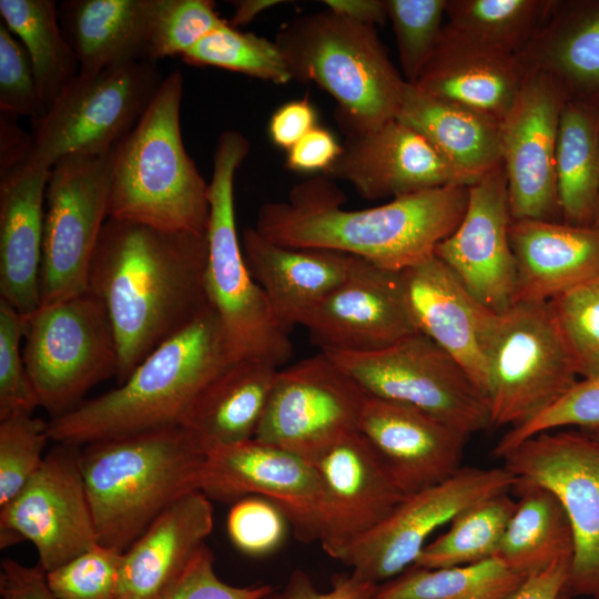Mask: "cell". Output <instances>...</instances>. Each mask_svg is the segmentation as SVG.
Instances as JSON below:
<instances>
[{
    "label": "cell",
    "instance_id": "obj_24",
    "mask_svg": "<svg viewBox=\"0 0 599 599\" xmlns=\"http://www.w3.org/2000/svg\"><path fill=\"white\" fill-rule=\"evenodd\" d=\"M324 175L351 183L367 200L464 185L434 146L398 119L367 132L347 134L338 158Z\"/></svg>",
    "mask_w": 599,
    "mask_h": 599
},
{
    "label": "cell",
    "instance_id": "obj_59",
    "mask_svg": "<svg viewBox=\"0 0 599 599\" xmlns=\"http://www.w3.org/2000/svg\"><path fill=\"white\" fill-rule=\"evenodd\" d=\"M557 599H573V597L562 589Z\"/></svg>",
    "mask_w": 599,
    "mask_h": 599
},
{
    "label": "cell",
    "instance_id": "obj_8",
    "mask_svg": "<svg viewBox=\"0 0 599 599\" xmlns=\"http://www.w3.org/2000/svg\"><path fill=\"white\" fill-rule=\"evenodd\" d=\"M164 78L150 59L78 74L34 121L28 163L51 170L69 155L111 152L134 129Z\"/></svg>",
    "mask_w": 599,
    "mask_h": 599
},
{
    "label": "cell",
    "instance_id": "obj_34",
    "mask_svg": "<svg viewBox=\"0 0 599 599\" xmlns=\"http://www.w3.org/2000/svg\"><path fill=\"white\" fill-rule=\"evenodd\" d=\"M552 3L554 0H447V22L436 47L518 57Z\"/></svg>",
    "mask_w": 599,
    "mask_h": 599
},
{
    "label": "cell",
    "instance_id": "obj_52",
    "mask_svg": "<svg viewBox=\"0 0 599 599\" xmlns=\"http://www.w3.org/2000/svg\"><path fill=\"white\" fill-rule=\"evenodd\" d=\"M341 151L342 145L334 135L327 129L316 125L286 151L285 165L296 172L325 173Z\"/></svg>",
    "mask_w": 599,
    "mask_h": 599
},
{
    "label": "cell",
    "instance_id": "obj_49",
    "mask_svg": "<svg viewBox=\"0 0 599 599\" xmlns=\"http://www.w3.org/2000/svg\"><path fill=\"white\" fill-rule=\"evenodd\" d=\"M0 111L41 119L47 108L33 67L20 40L0 22Z\"/></svg>",
    "mask_w": 599,
    "mask_h": 599
},
{
    "label": "cell",
    "instance_id": "obj_47",
    "mask_svg": "<svg viewBox=\"0 0 599 599\" xmlns=\"http://www.w3.org/2000/svg\"><path fill=\"white\" fill-rule=\"evenodd\" d=\"M26 317L0 300V419L32 414L40 406L21 347Z\"/></svg>",
    "mask_w": 599,
    "mask_h": 599
},
{
    "label": "cell",
    "instance_id": "obj_14",
    "mask_svg": "<svg viewBox=\"0 0 599 599\" xmlns=\"http://www.w3.org/2000/svg\"><path fill=\"white\" fill-rule=\"evenodd\" d=\"M516 478L505 468L461 467L447 480L407 495L377 526L351 544L338 560L356 578L384 583L413 566L438 527L485 498L509 493Z\"/></svg>",
    "mask_w": 599,
    "mask_h": 599
},
{
    "label": "cell",
    "instance_id": "obj_32",
    "mask_svg": "<svg viewBox=\"0 0 599 599\" xmlns=\"http://www.w3.org/2000/svg\"><path fill=\"white\" fill-rule=\"evenodd\" d=\"M278 369L257 359L234 361L199 394L181 426L205 450L253 439Z\"/></svg>",
    "mask_w": 599,
    "mask_h": 599
},
{
    "label": "cell",
    "instance_id": "obj_27",
    "mask_svg": "<svg viewBox=\"0 0 599 599\" xmlns=\"http://www.w3.org/2000/svg\"><path fill=\"white\" fill-rule=\"evenodd\" d=\"M241 245L247 267L272 309L290 331L335 290L359 257L325 248L278 245L246 227Z\"/></svg>",
    "mask_w": 599,
    "mask_h": 599
},
{
    "label": "cell",
    "instance_id": "obj_40",
    "mask_svg": "<svg viewBox=\"0 0 599 599\" xmlns=\"http://www.w3.org/2000/svg\"><path fill=\"white\" fill-rule=\"evenodd\" d=\"M181 58L190 65L220 68L276 84L293 80L275 41L242 32L227 21Z\"/></svg>",
    "mask_w": 599,
    "mask_h": 599
},
{
    "label": "cell",
    "instance_id": "obj_10",
    "mask_svg": "<svg viewBox=\"0 0 599 599\" xmlns=\"http://www.w3.org/2000/svg\"><path fill=\"white\" fill-rule=\"evenodd\" d=\"M22 353L40 407L51 419L75 408L90 388L118 373L108 316L89 292L40 305L26 317Z\"/></svg>",
    "mask_w": 599,
    "mask_h": 599
},
{
    "label": "cell",
    "instance_id": "obj_46",
    "mask_svg": "<svg viewBox=\"0 0 599 599\" xmlns=\"http://www.w3.org/2000/svg\"><path fill=\"white\" fill-rule=\"evenodd\" d=\"M578 426L599 429V376L578 380L565 395L521 426L510 428L493 450L501 458L524 440L540 433Z\"/></svg>",
    "mask_w": 599,
    "mask_h": 599
},
{
    "label": "cell",
    "instance_id": "obj_11",
    "mask_svg": "<svg viewBox=\"0 0 599 599\" xmlns=\"http://www.w3.org/2000/svg\"><path fill=\"white\" fill-rule=\"evenodd\" d=\"M369 396L407 404L465 436L491 426L489 406L465 369L422 333L366 353H326Z\"/></svg>",
    "mask_w": 599,
    "mask_h": 599
},
{
    "label": "cell",
    "instance_id": "obj_35",
    "mask_svg": "<svg viewBox=\"0 0 599 599\" xmlns=\"http://www.w3.org/2000/svg\"><path fill=\"white\" fill-rule=\"evenodd\" d=\"M511 490L518 497L516 508L494 557L525 576L572 558L573 532L559 499L549 489L520 479Z\"/></svg>",
    "mask_w": 599,
    "mask_h": 599
},
{
    "label": "cell",
    "instance_id": "obj_13",
    "mask_svg": "<svg viewBox=\"0 0 599 599\" xmlns=\"http://www.w3.org/2000/svg\"><path fill=\"white\" fill-rule=\"evenodd\" d=\"M517 479L549 489L573 532V555L564 589L599 599V435L589 430L545 432L502 457Z\"/></svg>",
    "mask_w": 599,
    "mask_h": 599
},
{
    "label": "cell",
    "instance_id": "obj_5",
    "mask_svg": "<svg viewBox=\"0 0 599 599\" xmlns=\"http://www.w3.org/2000/svg\"><path fill=\"white\" fill-rule=\"evenodd\" d=\"M183 75H165L134 129L111 151L109 217L161 231L206 234L209 183L184 148Z\"/></svg>",
    "mask_w": 599,
    "mask_h": 599
},
{
    "label": "cell",
    "instance_id": "obj_33",
    "mask_svg": "<svg viewBox=\"0 0 599 599\" xmlns=\"http://www.w3.org/2000/svg\"><path fill=\"white\" fill-rule=\"evenodd\" d=\"M526 75L518 57L436 47L414 85L502 121Z\"/></svg>",
    "mask_w": 599,
    "mask_h": 599
},
{
    "label": "cell",
    "instance_id": "obj_19",
    "mask_svg": "<svg viewBox=\"0 0 599 599\" xmlns=\"http://www.w3.org/2000/svg\"><path fill=\"white\" fill-rule=\"evenodd\" d=\"M326 353H366L388 347L418 333L403 271L362 258L347 277L301 323Z\"/></svg>",
    "mask_w": 599,
    "mask_h": 599
},
{
    "label": "cell",
    "instance_id": "obj_31",
    "mask_svg": "<svg viewBox=\"0 0 599 599\" xmlns=\"http://www.w3.org/2000/svg\"><path fill=\"white\" fill-rule=\"evenodd\" d=\"M156 0H68L59 19L79 74L149 59Z\"/></svg>",
    "mask_w": 599,
    "mask_h": 599
},
{
    "label": "cell",
    "instance_id": "obj_22",
    "mask_svg": "<svg viewBox=\"0 0 599 599\" xmlns=\"http://www.w3.org/2000/svg\"><path fill=\"white\" fill-rule=\"evenodd\" d=\"M403 277L418 332L455 358L486 398L487 349L500 314L476 300L435 255L404 270Z\"/></svg>",
    "mask_w": 599,
    "mask_h": 599
},
{
    "label": "cell",
    "instance_id": "obj_56",
    "mask_svg": "<svg viewBox=\"0 0 599 599\" xmlns=\"http://www.w3.org/2000/svg\"><path fill=\"white\" fill-rule=\"evenodd\" d=\"M17 116L0 111V173L27 163L31 154L32 136L19 128Z\"/></svg>",
    "mask_w": 599,
    "mask_h": 599
},
{
    "label": "cell",
    "instance_id": "obj_26",
    "mask_svg": "<svg viewBox=\"0 0 599 599\" xmlns=\"http://www.w3.org/2000/svg\"><path fill=\"white\" fill-rule=\"evenodd\" d=\"M516 261L514 303L549 302L599 277V227L511 220Z\"/></svg>",
    "mask_w": 599,
    "mask_h": 599
},
{
    "label": "cell",
    "instance_id": "obj_60",
    "mask_svg": "<svg viewBox=\"0 0 599 599\" xmlns=\"http://www.w3.org/2000/svg\"><path fill=\"white\" fill-rule=\"evenodd\" d=\"M593 226L599 227V206H598V211H597V215H596V219H595Z\"/></svg>",
    "mask_w": 599,
    "mask_h": 599
},
{
    "label": "cell",
    "instance_id": "obj_55",
    "mask_svg": "<svg viewBox=\"0 0 599 599\" xmlns=\"http://www.w3.org/2000/svg\"><path fill=\"white\" fill-rule=\"evenodd\" d=\"M571 559H561L545 570L528 575L510 599H557L565 587Z\"/></svg>",
    "mask_w": 599,
    "mask_h": 599
},
{
    "label": "cell",
    "instance_id": "obj_43",
    "mask_svg": "<svg viewBox=\"0 0 599 599\" xmlns=\"http://www.w3.org/2000/svg\"><path fill=\"white\" fill-rule=\"evenodd\" d=\"M49 423L32 414L0 419V507L26 486L41 467Z\"/></svg>",
    "mask_w": 599,
    "mask_h": 599
},
{
    "label": "cell",
    "instance_id": "obj_2",
    "mask_svg": "<svg viewBox=\"0 0 599 599\" xmlns=\"http://www.w3.org/2000/svg\"><path fill=\"white\" fill-rule=\"evenodd\" d=\"M469 186L449 184L347 210L344 193L323 175L296 184L287 201L261 206L255 230L286 247L325 248L404 271L434 255L460 223Z\"/></svg>",
    "mask_w": 599,
    "mask_h": 599
},
{
    "label": "cell",
    "instance_id": "obj_6",
    "mask_svg": "<svg viewBox=\"0 0 599 599\" xmlns=\"http://www.w3.org/2000/svg\"><path fill=\"white\" fill-rule=\"evenodd\" d=\"M274 41L293 80L314 82L335 99L346 135L397 118L406 81L374 27L327 9L288 22Z\"/></svg>",
    "mask_w": 599,
    "mask_h": 599
},
{
    "label": "cell",
    "instance_id": "obj_3",
    "mask_svg": "<svg viewBox=\"0 0 599 599\" xmlns=\"http://www.w3.org/2000/svg\"><path fill=\"white\" fill-rule=\"evenodd\" d=\"M234 361L222 323L209 305L153 349L116 388L51 419L50 439L82 446L181 426L199 394Z\"/></svg>",
    "mask_w": 599,
    "mask_h": 599
},
{
    "label": "cell",
    "instance_id": "obj_42",
    "mask_svg": "<svg viewBox=\"0 0 599 599\" xmlns=\"http://www.w3.org/2000/svg\"><path fill=\"white\" fill-rule=\"evenodd\" d=\"M447 0H386L403 78L415 84L433 54L445 14Z\"/></svg>",
    "mask_w": 599,
    "mask_h": 599
},
{
    "label": "cell",
    "instance_id": "obj_29",
    "mask_svg": "<svg viewBox=\"0 0 599 599\" xmlns=\"http://www.w3.org/2000/svg\"><path fill=\"white\" fill-rule=\"evenodd\" d=\"M518 59L551 78L566 102L599 104V0H554Z\"/></svg>",
    "mask_w": 599,
    "mask_h": 599
},
{
    "label": "cell",
    "instance_id": "obj_48",
    "mask_svg": "<svg viewBox=\"0 0 599 599\" xmlns=\"http://www.w3.org/2000/svg\"><path fill=\"white\" fill-rule=\"evenodd\" d=\"M227 534L241 552L250 557H265L284 542L290 521L271 500L246 496L234 501L226 520Z\"/></svg>",
    "mask_w": 599,
    "mask_h": 599
},
{
    "label": "cell",
    "instance_id": "obj_20",
    "mask_svg": "<svg viewBox=\"0 0 599 599\" xmlns=\"http://www.w3.org/2000/svg\"><path fill=\"white\" fill-rule=\"evenodd\" d=\"M321 485L318 541L339 559L356 539L377 526L407 496L357 430L311 459Z\"/></svg>",
    "mask_w": 599,
    "mask_h": 599
},
{
    "label": "cell",
    "instance_id": "obj_36",
    "mask_svg": "<svg viewBox=\"0 0 599 599\" xmlns=\"http://www.w3.org/2000/svg\"><path fill=\"white\" fill-rule=\"evenodd\" d=\"M556 181L562 222L593 226L599 206V104L565 102L558 129Z\"/></svg>",
    "mask_w": 599,
    "mask_h": 599
},
{
    "label": "cell",
    "instance_id": "obj_37",
    "mask_svg": "<svg viewBox=\"0 0 599 599\" xmlns=\"http://www.w3.org/2000/svg\"><path fill=\"white\" fill-rule=\"evenodd\" d=\"M0 16L27 50L48 109L79 74L77 57L60 23L59 6L53 0H0Z\"/></svg>",
    "mask_w": 599,
    "mask_h": 599
},
{
    "label": "cell",
    "instance_id": "obj_9",
    "mask_svg": "<svg viewBox=\"0 0 599 599\" xmlns=\"http://www.w3.org/2000/svg\"><path fill=\"white\" fill-rule=\"evenodd\" d=\"M548 302H518L501 313L487 349L491 426L524 425L579 379Z\"/></svg>",
    "mask_w": 599,
    "mask_h": 599
},
{
    "label": "cell",
    "instance_id": "obj_15",
    "mask_svg": "<svg viewBox=\"0 0 599 599\" xmlns=\"http://www.w3.org/2000/svg\"><path fill=\"white\" fill-rule=\"evenodd\" d=\"M80 453L79 445L57 444L19 494L0 507L1 548L32 542L45 572L99 544Z\"/></svg>",
    "mask_w": 599,
    "mask_h": 599
},
{
    "label": "cell",
    "instance_id": "obj_7",
    "mask_svg": "<svg viewBox=\"0 0 599 599\" xmlns=\"http://www.w3.org/2000/svg\"><path fill=\"white\" fill-rule=\"evenodd\" d=\"M248 150V140L236 130H225L217 138L209 183L203 284L207 304L216 312L235 358L280 368L293 353L290 331L278 322L251 274L236 232L234 180Z\"/></svg>",
    "mask_w": 599,
    "mask_h": 599
},
{
    "label": "cell",
    "instance_id": "obj_50",
    "mask_svg": "<svg viewBox=\"0 0 599 599\" xmlns=\"http://www.w3.org/2000/svg\"><path fill=\"white\" fill-rule=\"evenodd\" d=\"M271 590L270 585L238 587L221 580L204 545L161 599H260Z\"/></svg>",
    "mask_w": 599,
    "mask_h": 599
},
{
    "label": "cell",
    "instance_id": "obj_54",
    "mask_svg": "<svg viewBox=\"0 0 599 599\" xmlns=\"http://www.w3.org/2000/svg\"><path fill=\"white\" fill-rule=\"evenodd\" d=\"M0 595L1 599H58L38 564L30 567L13 559L1 562Z\"/></svg>",
    "mask_w": 599,
    "mask_h": 599
},
{
    "label": "cell",
    "instance_id": "obj_30",
    "mask_svg": "<svg viewBox=\"0 0 599 599\" xmlns=\"http://www.w3.org/2000/svg\"><path fill=\"white\" fill-rule=\"evenodd\" d=\"M420 133L464 185L500 164L501 121L405 83L397 118Z\"/></svg>",
    "mask_w": 599,
    "mask_h": 599
},
{
    "label": "cell",
    "instance_id": "obj_28",
    "mask_svg": "<svg viewBox=\"0 0 599 599\" xmlns=\"http://www.w3.org/2000/svg\"><path fill=\"white\" fill-rule=\"evenodd\" d=\"M211 499L192 491L165 509L123 552L116 599H161L213 529Z\"/></svg>",
    "mask_w": 599,
    "mask_h": 599
},
{
    "label": "cell",
    "instance_id": "obj_16",
    "mask_svg": "<svg viewBox=\"0 0 599 599\" xmlns=\"http://www.w3.org/2000/svg\"><path fill=\"white\" fill-rule=\"evenodd\" d=\"M367 394L327 354L280 368L255 439L308 460L357 432Z\"/></svg>",
    "mask_w": 599,
    "mask_h": 599
},
{
    "label": "cell",
    "instance_id": "obj_25",
    "mask_svg": "<svg viewBox=\"0 0 599 599\" xmlns=\"http://www.w3.org/2000/svg\"><path fill=\"white\" fill-rule=\"evenodd\" d=\"M50 171L27 162L0 173V300L24 317L41 303L44 201Z\"/></svg>",
    "mask_w": 599,
    "mask_h": 599
},
{
    "label": "cell",
    "instance_id": "obj_53",
    "mask_svg": "<svg viewBox=\"0 0 599 599\" xmlns=\"http://www.w3.org/2000/svg\"><path fill=\"white\" fill-rule=\"evenodd\" d=\"M317 113L307 98L281 105L271 116L268 134L278 148L291 149L316 126Z\"/></svg>",
    "mask_w": 599,
    "mask_h": 599
},
{
    "label": "cell",
    "instance_id": "obj_39",
    "mask_svg": "<svg viewBox=\"0 0 599 599\" xmlns=\"http://www.w3.org/2000/svg\"><path fill=\"white\" fill-rule=\"evenodd\" d=\"M515 508L516 500L508 493L465 508L451 519L447 532L424 547L414 565L448 568L494 557Z\"/></svg>",
    "mask_w": 599,
    "mask_h": 599
},
{
    "label": "cell",
    "instance_id": "obj_57",
    "mask_svg": "<svg viewBox=\"0 0 599 599\" xmlns=\"http://www.w3.org/2000/svg\"><path fill=\"white\" fill-rule=\"evenodd\" d=\"M328 10L359 23L374 27L387 18L386 0H325Z\"/></svg>",
    "mask_w": 599,
    "mask_h": 599
},
{
    "label": "cell",
    "instance_id": "obj_21",
    "mask_svg": "<svg viewBox=\"0 0 599 599\" xmlns=\"http://www.w3.org/2000/svg\"><path fill=\"white\" fill-rule=\"evenodd\" d=\"M511 220L501 162L469 185L460 223L434 251L476 300L498 314L510 308L515 297Z\"/></svg>",
    "mask_w": 599,
    "mask_h": 599
},
{
    "label": "cell",
    "instance_id": "obj_4",
    "mask_svg": "<svg viewBox=\"0 0 599 599\" xmlns=\"http://www.w3.org/2000/svg\"><path fill=\"white\" fill-rule=\"evenodd\" d=\"M205 456L183 426L82 445L81 471L99 544L124 552L165 509L200 490Z\"/></svg>",
    "mask_w": 599,
    "mask_h": 599
},
{
    "label": "cell",
    "instance_id": "obj_12",
    "mask_svg": "<svg viewBox=\"0 0 599 599\" xmlns=\"http://www.w3.org/2000/svg\"><path fill=\"white\" fill-rule=\"evenodd\" d=\"M110 153L69 155L45 189L40 305L89 292L91 263L109 217Z\"/></svg>",
    "mask_w": 599,
    "mask_h": 599
},
{
    "label": "cell",
    "instance_id": "obj_51",
    "mask_svg": "<svg viewBox=\"0 0 599 599\" xmlns=\"http://www.w3.org/2000/svg\"><path fill=\"white\" fill-rule=\"evenodd\" d=\"M377 587L349 573L336 576L332 588L321 591L306 572L296 569L281 590L273 588L260 599H376Z\"/></svg>",
    "mask_w": 599,
    "mask_h": 599
},
{
    "label": "cell",
    "instance_id": "obj_61",
    "mask_svg": "<svg viewBox=\"0 0 599 599\" xmlns=\"http://www.w3.org/2000/svg\"><path fill=\"white\" fill-rule=\"evenodd\" d=\"M589 432H592V433L599 435V429H597V430H589Z\"/></svg>",
    "mask_w": 599,
    "mask_h": 599
},
{
    "label": "cell",
    "instance_id": "obj_44",
    "mask_svg": "<svg viewBox=\"0 0 599 599\" xmlns=\"http://www.w3.org/2000/svg\"><path fill=\"white\" fill-rule=\"evenodd\" d=\"M225 22L211 0H156L149 59L182 57Z\"/></svg>",
    "mask_w": 599,
    "mask_h": 599
},
{
    "label": "cell",
    "instance_id": "obj_38",
    "mask_svg": "<svg viewBox=\"0 0 599 599\" xmlns=\"http://www.w3.org/2000/svg\"><path fill=\"white\" fill-rule=\"evenodd\" d=\"M526 577L497 557L448 568L413 565L378 585L376 599H510Z\"/></svg>",
    "mask_w": 599,
    "mask_h": 599
},
{
    "label": "cell",
    "instance_id": "obj_23",
    "mask_svg": "<svg viewBox=\"0 0 599 599\" xmlns=\"http://www.w3.org/2000/svg\"><path fill=\"white\" fill-rule=\"evenodd\" d=\"M358 432L405 495L454 476L461 468L468 438L419 408L369 395L363 404Z\"/></svg>",
    "mask_w": 599,
    "mask_h": 599
},
{
    "label": "cell",
    "instance_id": "obj_45",
    "mask_svg": "<svg viewBox=\"0 0 599 599\" xmlns=\"http://www.w3.org/2000/svg\"><path fill=\"white\" fill-rule=\"evenodd\" d=\"M123 552L94 545L47 572L58 599H116Z\"/></svg>",
    "mask_w": 599,
    "mask_h": 599
},
{
    "label": "cell",
    "instance_id": "obj_17",
    "mask_svg": "<svg viewBox=\"0 0 599 599\" xmlns=\"http://www.w3.org/2000/svg\"><path fill=\"white\" fill-rule=\"evenodd\" d=\"M200 491L210 499L266 498L287 517L302 542L318 541L321 485L307 458L255 438L206 450Z\"/></svg>",
    "mask_w": 599,
    "mask_h": 599
},
{
    "label": "cell",
    "instance_id": "obj_58",
    "mask_svg": "<svg viewBox=\"0 0 599 599\" xmlns=\"http://www.w3.org/2000/svg\"><path fill=\"white\" fill-rule=\"evenodd\" d=\"M234 12L229 23L236 28L247 24L266 9L283 3L280 0H240L234 1Z\"/></svg>",
    "mask_w": 599,
    "mask_h": 599
},
{
    "label": "cell",
    "instance_id": "obj_41",
    "mask_svg": "<svg viewBox=\"0 0 599 599\" xmlns=\"http://www.w3.org/2000/svg\"><path fill=\"white\" fill-rule=\"evenodd\" d=\"M548 303L578 376H599V277Z\"/></svg>",
    "mask_w": 599,
    "mask_h": 599
},
{
    "label": "cell",
    "instance_id": "obj_18",
    "mask_svg": "<svg viewBox=\"0 0 599 599\" xmlns=\"http://www.w3.org/2000/svg\"><path fill=\"white\" fill-rule=\"evenodd\" d=\"M566 102L548 75L527 72L501 121V161L512 220L562 222L556 181V149Z\"/></svg>",
    "mask_w": 599,
    "mask_h": 599
},
{
    "label": "cell",
    "instance_id": "obj_1",
    "mask_svg": "<svg viewBox=\"0 0 599 599\" xmlns=\"http://www.w3.org/2000/svg\"><path fill=\"white\" fill-rule=\"evenodd\" d=\"M206 257V234L108 217L91 263L89 293L104 308L115 339L119 384L209 306Z\"/></svg>",
    "mask_w": 599,
    "mask_h": 599
}]
</instances>
